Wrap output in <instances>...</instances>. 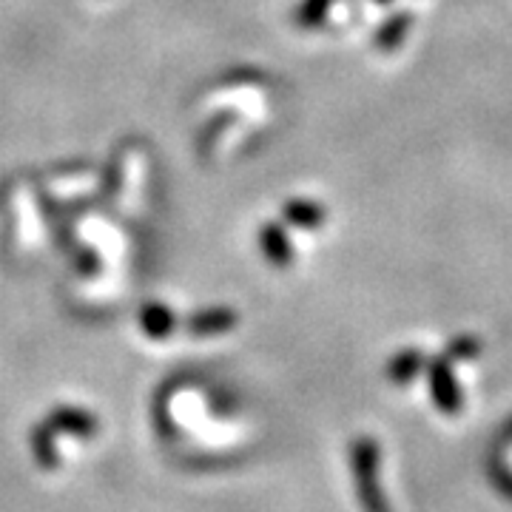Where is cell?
<instances>
[{"label": "cell", "mask_w": 512, "mask_h": 512, "mask_svg": "<svg viewBox=\"0 0 512 512\" xmlns=\"http://www.w3.org/2000/svg\"><path fill=\"white\" fill-rule=\"evenodd\" d=\"M43 427L55 436V433H69L77 439H89L97 433V419L89 416L86 410L80 407H57L49 419L43 421Z\"/></svg>", "instance_id": "1"}, {"label": "cell", "mask_w": 512, "mask_h": 512, "mask_svg": "<svg viewBox=\"0 0 512 512\" xmlns=\"http://www.w3.org/2000/svg\"><path fill=\"white\" fill-rule=\"evenodd\" d=\"M237 325V313L228 308H208L188 316V333L191 336H220Z\"/></svg>", "instance_id": "2"}, {"label": "cell", "mask_w": 512, "mask_h": 512, "mask_svg": "<svg viewBox=\"0 0 512 512\" xmlns=\"http://www.w3.org/2000/svg\"><path fill=\"white\" fill-rule=\"evenodd\" d=\"M259 248H262V254L268 256V262H274L276 268H288L291 265L293 248L279 225H265L259 231Z\"/></svg>", "instance_id": "3"}, {"label": "cell", "mask_w": 512, "mask_h": 512, "mask_svg": "<svg viewBox=\"0 0 512 512\" xmlns=\"http://www.w3.org/2000/svg\"><path fill=\"white\" fill-rule=\"evenodd\" d=\"M140 325H143L146 336H151V339H168L174 333V328H177V319L160 302H148L140 311Z\"/></svg>", "instance_id": "4"}, {"label": "cell", "mask_w": 512, "mask_h": 512, "mask_svg": "<svg viewBox=\"0 0 512 512\" xmlns=\"http://www.w3.org/2000/svg\"><path fill=\"white\" fill-rule=\"evenodd\" d=\"M285 220L299 228H319L325 220V211L308 200H291L285 205Z\"/></svg>", "instance_id": "5"}, {"label": "cell", "mask_w": 512, "mask_h": 512, "mask_svg": "<svg viewBox=\"0 0 512 512\" xmlns=\"http://www.w3.org/2000/svg\"><path fill=\"white\" fill-rule=\"evenodd\" d=\"M330 3H333V0H305V3L296 9V15H293L296 26H302V29L319 26V23L325 20V15H328Z\"/></svg>", "instance_id": "6"}, {"label": "cell", "mask_w": 512, "mask_h": 512, "mask_svg": "<svg viewBox=\"0 0 512 512\" xmlns=\"http://www.w3.org/2000/svg\"><path fill=\"white\" fill-rule=\"evenodd\" d=\"M407 23H410V20L404 18V15H399V18H393V20H387L382 29H379L376 46H379V49H396V46L402 43Z\"/></svg>", "instance_id": "7"}]
</instances>
